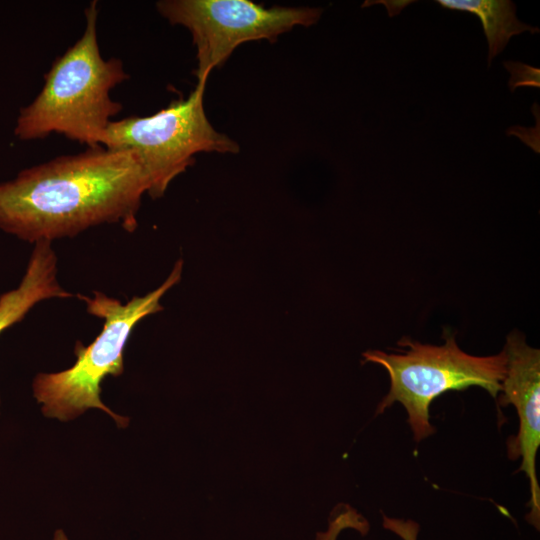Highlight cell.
Wrapping results in <instances>:
<instances>
[{
	"label": "cell",
	"mask_w": 540,
	"mask_h": 540,
	"mask_svg": "<svg viewBox=\"0 0 540 540\" xmlns=\"http://www.w3.org/2000/svg\"><path fill=\"white\" fill-rule=\"evenodd\" d=\"M148 181L131 150L102 146L58 156L0 183V229L36 243L101 224L132 232Z\"/></svg>",
	"instance_id": "6da1fadb"
},
{
	"label": "cell",
	"mask_w": 540,
	"mask_h": 540,
	"mask_svg": "<svg viewBox=\"0 0 540 540\" xmlns=\"http://www.w3.org/2000/svg\"><path fill=\"white\" fill-rule=\"evenodd\" d=\"M347 528L355 529L365 535L369 530V523L354 509L345 506L344 510L334 514L327 530L319 532L316 538L317 540H336L340 532Z\"/></svg>",
	"instance_id": "30bf717a"
},
{
	"label": "cell",
	"mask_w": 540,
	"mask_h": 540,
	"mask_svg": "<svg viewBox=\"0 0 540 540\" xmlns=\"http://www.w3.org/2000/svg\"><path fill=\"white\" fill-rule=\"evenodd\" d=\"M206 83L197 82L186 99L172 101L153 115L113 120L101 137L102 147L135 152L147 177V193L154 199L193 164L196 154L239 152V145L214 129L206 116Z\"/></svg>",
	"instance_id": "5b68a950"
},
{
	"label": "cell",
	"mask_w": 540,
	"mask_h": 540,
	"mask_svg": "<svg viewBox=\"0 0 540 540\" xmlns=\"http://www.w3.org/2000/svg\"><path fill=\"white\" fill-rule=\"evenodd\" d=\"M443 8L469 12L479 17L488 42V67L510 38L525 31L538 33V27L527 25L516 17V6L509 0H437Z\"/></svg>",
	"instance_id": "9c48e42d"
},
{
	"label": "cell",
	"mask_w": 540,
	"mask_h": 540,
	"mask_svg": "<svg viewBox=\"0 0 540 540\" xmlns=\"http://www.w3.org/2000/svg\"><path fill=\"white\" fill-rule=\"evenodd\" d=\"M52 540H69L67 535L62 529H57L54 532L53 539Z\"/></svg>",
	"instance_id": "4fadbf2b"
},
{
	"label": "cell",
	"mask_w": 540,
	"mask_h": 540,
	"mask_svg": "<svg viewBox=\"0 0 540 540\" xmlns=\"http://www.w3.org/2000/svg\"><path fill=\"white\" fill-rule=\"evenodd\" d=\"M70 296L57 280V257L51 242H36L18 287L0 295V333L20 322L39 302Z\"/></svg>",
	"instance_id": "ba28073f"
},
{
	"label": "cell",
	"mask_w": 540,
	"mask_h": 540,
	"mask_svg": "<svg viewBox=\"0 0 540 540\" xmlns=\"http://www.w3.org/2000/svg\"><path fill=\"white\" fill-rule=\"evenodd\" d=\"M510 72L509 88L511 92L519 86L540 87V70L519 61H506L503 63Z\"/></svg>",
	"instance_id": "8fae6325"
},
{
	"label": "cell",
	"mask_w": 540,
	"mask_h": 540,
	"mask_svg": "<svg viewBox=\"0 0 540 540\" xmlns=\"http://www.w3.org/2000/svg\"><path fill=\"white\" fill-rule=\"evenodd\" d=\"M441 346L422 344L403 338L398 353L369 350L366 362L383 366L390 377V389L377 407L383 413L393 403L406 409L408 423L418 442L432 435L429 408L434 399L451 390L478 386L496 398L506 373L504 349L497 355L478 357L462 351L453 334H444Z\"/></svg>",
	"instance_id": "277c9868"
},
{
	"label": "cell",
	"mask_w": 540,
	"mask_h": 540,
	"mask_svg": "<svg viewBox=\"0 0 540 540\" xmlns=\"http://www.w3.org/2000/svg\"><path fill=\"white\" fill-rule=\"evenodd\" d=\"M506 373L501 382L499 404H512L519 417L518 434L508 440L510 459L521 457L520 471L529 480L530 500L526 520L540 527V486L536 475V456L540 446V351L529 346L524 337L510 333L504 347Z\"/></svg>",
	"instance_id": "52a82bcc"
},
{
	"label": "cell",
	"mask_w": 540,
	"mask_h": 540,
	"mask_svg": "<svg viewBox=\"0 0 540 540\" xmlns=\"http://www.w3.org/2000/svg\"><path fill=\"white\" fill-rule=\"evenodd\" d=\"M97 16V2L92 1L82 36L53 62L39 94L20 109L14 128L19 140L57 133L88 148L100 146L104 131L122 110L110 92L129 75L122 60L102 57Z\"/></svg>",
	"instance_id": "7a4b0ae2"
},
{
	"label": "cell",
	"mask_w": 540,
	"mask_h": 540,
	"mask_svg": "<svg viewBox=\"0 0 540 540\" xmlns=\"http://www.w3.org/2000/svg\"><path fill=\"white\" fill-rule=\"evenodd\" d=\"M158 12L171 24L187 28L197 50L198 82L221 66L241 44L254 40L274 42L295 26L318 22L322 9L265 8L249 0H162Z\"/></svg>",
	"instance_id": "8992f818"
},
{
	"label": "cell",
	"mask_w": 540,
	"mask_h": 540,
	"mask_svg": "<svg viewBox=\"0 0 540 540\" xmlns=\"http://www.w3.org/2000/svg\"><path fill=\"white\" fill-rule=\"evenodd\" d=\"M383 526L403 540H417L419 525L412 520H403L383 516Z\"/></svg>",
	"instance_id": "7c38bea8"
},
{
	"label": "cell",
	"mask_w": 540,
	"mask_h": 540,
	"mask_svg": "<svg viewBox=\"0 0 540 540\" xmlns=\"http://www.w3.org/2000/svg\"><path fill=\"white\" fill-rule=\"evenodd\" d=\"M182 267V260H178L162 285L125 304L97 291L93 297L79 295L91 315L104 319L103 329L88 346L76 342L77 359L73 366L36 375L33 393L45 416L66 421L97 408L113 417L119 426L127 425V418L115 414L102 402L101 383L108 375L123 373V352L130 334L140 320L163 309L160 299L179 282Z\"/></svg>",
	"instance_id": "3957f363"
}]
</instances>
